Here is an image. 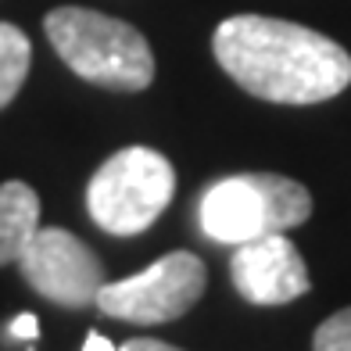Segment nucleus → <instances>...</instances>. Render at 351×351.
<instances>
[{
	"mask_svg": "<svg viewBox=\"0 0 351 351\" xmlns=\"http://www.w3.org/2000/svg\"><path fill=\"white\" fill-rule=\"evenodd\" d=\"M215 61L251 97L319 104L351 83V54L330 36L265 14H233L212 36Z\"/></svg>",
	"mask_w": 351,
	"mask_h": 351,
	"instance_id": "obj_1",
	"label": "nucleus"
},
{
	"mask_svg": "<svg viewBox=\"0 0 351 351\" xmlns=\"http://www.w3.org/2000/svg\"><path fill=\"white\" fill-rule=\"evenodd\" d=\"M47 40L65 65L104 90H147L154 79V54L140 29L90 8H54L43 19Z\"/></svg>",
	"mask_w": 351,
	"mask_h": 351,
	"instance_id": "obj_2",
	"label": "nucleus"
},
{
	"mask_svg": "<svg viewBox=\"0 0 351 351\" xmlns=\"http://www.w3.org/2000/svg\"><path fill=\"white\" fill-rule=\"evenodd\" d=\"M312 215V194L301 183L276 172L226 176L201 194L197 219L215 244H247L258 237L305 226Z\"/></svg>",
	"mask_w": 351,
	"mask_h": 351,
	"instance_id": "obj_3",
	"label": "nucleus"
},
{
	"mask_svg": "<svg viewBox=\"0 0 351 351\" xmlns=\"http://www.w3.org/2000/svg\"><path fill=\"white\" fill-rule=\"evenodd\" d=\"M176 194V172L165 154L125 147L93 172L86 186L90 219L111 237H136L154 226Z\"/></svg>",
	"mask_w": 351,
	"mask_h": 351,
	"instance_id": "obj_4",
	"label": "nucleus"
},
{
	"mask_svg": "<svg viewBox=\"0 0 351 351\" xmlns=\"http://www.w3.org/2000/svg\"><path fill=\"white\" fill-rule=\"evenodd\" d=\"M204 287H208L204 262L194 251H172L136 276L104 283L93 305L111 319L151 326V323H169V319L186 315L201 301Z\"/></svg>",
	"mask_w": 351,
	"mask_h": 351,
	"instance_id": "obj_5",
	"label": "nucleus"
},
{
	"mask_svg": "<svg viewBox=\"0 0 351 351\" xmlns=\"http://www.w3.org/2000/svg\"><path fill=\"white\" fill-rule=\"evenodd\" d=\"M22 276L36 294L61 308H86L97 301L104 287V265L75 233L61 226L36 230V237L22 251Z\"/></svg>",
	"mask_w": 351,
	"mask_h": 351,
	"instance_id": "obj_6",
	"label": "nucleus"
},
{
	"mask_svg": "<svg viewBox=\"0 0 351 351\" xmlns=\"http://www.w3.org/2000/svg\"><path fill=\"white\" fill-rule=\"evenodd\" d=\"M230 276L241 298H247L251 305H287L312 287L305 258L283 233L237 244Z\"/></svg>",
	"mask_w": 351,
	"mask_h": 351,
	"instance_id": "obj_7",
	"label": "nucleus"
},
{
	"mask_svg": "<svg viewBox=\"0 0 351 351\" xmlns=\"http://www.w3.org/2000/svg\"><path fill=\"white\" fill-rule=\"evenodd\" d=\"M40 230V197L22 180L0 183V265L22 258Z\"/></svg>",
	"mask_w": 351,
	"mask_h": 351,
	"instance_id": "obj_8",
	"label": "nucleus"
},
{
	"mask_svg": "<svg viewBox=\"0 0 351 351\" xmlns=\"http://www.w3.org/2000/svg\"><path fill=\"white\" fill-rule=\"evenodd\" d=\"M29 61H33V43L19 25L0 22V108H8L29 75Z\"/></svg>",
	"mask_w": 351,
	"mask_h": 351,
	"instance_id": "obj_9",
	"label": "nucleus"
},
{
	"mask_svg": "<svg viewBox=\"0 0 351 351\" xmlns=\"http://www.w3.org/2000/svg\"><path fill=\"white\" fill-rule=\"evenodd\" d=\"M315 351H351V308L333 312L323 326L315 330Z\"/></svg>",
	"mask_w": 351,
	"mask_h": 351,
	"instance_id": "obj_10",
	"label": "nucleus"
},
{
	"mask_svg": "<svg viewBox=\"0 0 351 351\" xmlns=\"http://www.w3.org/2000/svg\"><path fill=\"white\" fill-rule=\"evenodd\" d=\"M119 351H180V348L165 344V341H154V337H133V341H125Z\"/></svg>",
	"mask_w": 351,
	"mask_h": 351,
	"instance_id": "obj_11",
	"label": "nucleus"
},
{
	"mask_svg": "<svg viewBox=\"0 0 351 351\" xmlns=\"http://www.w3.org/2000/svg\"><path fill=\"white\" fill-rule=\"evenodd\" d=\"M11 333H14V337H22V341H36V315L33 312H22L11 323Z\"/></svg>",
	"mask_w": 351,
	"mask_h": 351,
	"instance_id": "obj_12",
	"label": "nucleus"
},
{
	"mask_svg": "<svg viewBox=\"0 0 351 351\" xmlns=\"http://www.w3.org/2000/svg\"><path fill=\"white\" fill-rule=\"evenodd\" d=\"M83 351H119V348L111 344L108 337H101V333H90L86 344H83Z\"/></svg>",
	"mask_w": 351,
	"mask_h": 351,
	"instance_id": "obj_13",
	"label": "nucleus"
}]
</instances>
